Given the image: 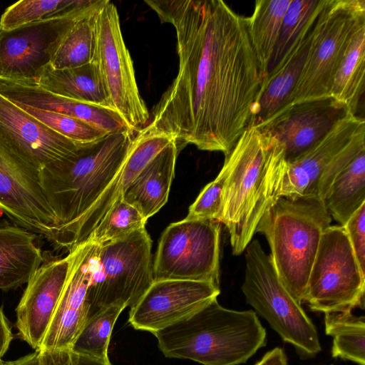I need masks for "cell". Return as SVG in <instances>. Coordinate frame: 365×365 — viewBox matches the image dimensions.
Masks as SVG:
<instances>
[{
  "label": "cell",
  "instance_id": "1",
  "mask_svg": "<svg viewBox=\"0 0 365 365\" xmlns=\"http://www.w3.org/2000/svg\"><path fill=\"white\" fill-rule=\"evenodd\" d=\"M176 33L177 76L148 125L180 148L226 156L250 125L262 84L247 17L221 0H145Z\"/></svg>",
  "mask_w": 365,
  "mask_h": 365
},
{
  "label": "cell",
  "instance_id": "2",
  "mask_svg": "<svg viewBox=\"0 0 365 365\" xmlns=\"http://www.w3.org/2000/svg\"><path fill=\"white\" fill-rule=\"evenodd\" d=\"M135 134L129 129L108 134L39 171L58 221V247L71 252L86 243L122 197V169Z\"/></svg>",
  "mask_w": 365,
  "mask_h": 365
},
{
  "label": "cell",
  "instance_id": "3",
  "mask_svg": "<svg viewBox=\"0 0 365 365\" xmlns=\"http://www.w3.org/2000/svg\"><path fill=\"white\" fill-rule=\"evenodd\" d=\"M284 158L280 143L257 126H248L225 156L228 175L220 222L228 230L235 255L245 252L271 204L272 178Z\"/></svg>",
  "mask_w": 365,
  "mask_h": 365
},
{
  "label": "cell",
  "instance_id": "4",
  "mask_svg": "<svg viewBox=\"0 0 365 365\" xmlns=\"http://www.w3.org/2000/svg\"><path fill=\"white\" fill-rule=\"evenodd\" d=\"M153 334L165 357L202 365L245 364L267 341L266 330L254 310L227 309L217 299Z\"/></svg>",
  "mask_w": 365,
  "mask_h": 365
},
{
  "label": "cell",
  "instance_id": "5",
  "mask_svg": "<svg viewBox=\"0 0 365 365\" xmlns=\"http://www.w3.org/2000/svg\"><path fill=\"white\" fill-rule=\"evenodd\" d=\"M331 221L320 198L279 197L271 202L257 226L255 232L263 234L269 243L279 277L300 304L322 234Z\"/></svg>",
  "mask_w": 365,
  "mask_h": 365
},
{
  "label": "cell",
  "instance_id": "6",
  "mask_svg": "<svg viewBox=\"0 0 365 365\" xmlns=\"http://www.w3.org/2000/svg\"><path fill=\"white\" fill-rule=\"evenodd\" d=\"M245 251L242 291L247 303L294 347L302 359L317 356L322 351L317 329L282 282L270 255L257 240H252Z\"/></svg>",
  "mask_w": 365,
  "mask_h": 365
},
{
  "label": "cell",
  "instance_id": "7",
  "mask_svg": "<svg viewBox=\"0 0 365 365\" xmlns=\"http://www.w3.org/2000/svg\"><path fill=\"white\" fill-rule=\"evenodd\" d=\"M151 248L145 227L120 240L96 245L86 296L88 319L112 306L135 305L154 282Z\"/></svg>",
  "mask_w": 365,
  "mask_h": 365
},
{
  "label": "cell",
  "instance_id": "8",
  "mask_svg": "<svg viewBox=\"0 0 365 365\" xmlns=\"http://www.w3.org/2000/svg\"><path fill=\"white\" fill-rule=\"evenodd\" d=\"M363 24L364 0H325L313 26L291 106L329 96L336 69L354 34Z\"/></svg>",
  "mask_w": 365,
  "mask_h": 365
},
{
  "label": "cell",
  "instance_id": "9",
  "mask_svg": "<svg viewBox=\"0 0 365 365\" xmlns=\"http://www.w3.org/2000/svg\"><path fill=\"white\" fill-rule=\"evenodd\" d=\"M365 273L341 225L323 232L304 302L313 312H345L364 307Z\"/></svg>",
  "mask_w": 365,
  "mask_h": 365
},
{
  "label": "cell",
  "instance_id": "10",
  "mask_svg": "<svg viewBox=\"0 0 365 365\" xmlns=\"http://www.w3.org/2000/svg\"><path fill=\"white\" fill-rule=\"evenodd\" d=\"M96 66L110 108L136 133L148 124L150 113L136 83L133 61L123 40L115 4L103 0L96 19Z\"/></svg>",
  "mask_w": 365,
  "mask_h": 365
},
{
  "label": "cell",
  "instance_id": "11",
  "mask_svg": "<svg viewBox=\"0 0 365 365\" xmlns=\"http://www.w3.org/2000/svg\"><path fill=\"white\" fill-rule=\"evenodd\" d=\"M220 223L185 217L168 225L159 241L154 281H199L219 286Z\"/></svg>",
  "mask_w": 365,
  "mask_h": 365
},
{
  "label": "cell",
  "instance_id": "12",
  "mask_svg": "<svg viewBox=\"0 0 365 365\" xmlns=\"http://www.w3.org/2000/svg\"><path fill=\"white\" fill-rule=\"evenodd\" d=\"M363 139L364 119L348 113L297 158L290 163L285 158L279 162L272 178V201L279 197H318L319 183L332 164L349 147Z\"/></svg>",
  "mask_w": 365,
  "mask_h": 365
},
{
  "label": "cell",
  "instance_id": "13",
  "mask_svg": "<svg viewBox=\"0 0 365 365\" xmlns=\"http://www.w3.org/2000/svg\"><path fill=\"white\" fill-rule=\"evenodd\" d=\"M88 6L69 16L0 29V79L36 82L51 64L66 32Z\"/></svg>",
  "mask_w": 365,
  "mask_h": 365
},
{
  "label": "cell",
  "instance_id": "14",
  "mask_svg": "<svg viewBox=\"0 0 365 365\" xmlns=\"http://www.w3.org/2000/svg\"><path fill=\"white\" fill-rule=\"evenodd\" d=\"M38 173L0 143V210L21 227L56 244L58 221Z\"/></svg>",
  "mask_w": 365,
  "mask_h": 365
},
{
  "label": "cell",
  "instance_id": "15",
  "mask_svg": "<svg viewBox=\"0 0 365 365\" xmlns=\"http://www.w3.org/2000/svg\"><path fill=\"white\" fill-rule=\"evenodd\" d=\"M220 293V287L208 282L154 281L130 308L128 322L135 329L154 334L192 314Z\"/></svg>",
  "mask_w": 365,
  "mask_h": 365
},
{
  "label": "cell",
  "instance_id": "16",
  "mask_svg": "<svg viewBox=\"0 0 365 365\" xmlns=\"http://www.w3.org/2000/svg\"><path fill=\"white\" fill-rule=\"evenodd\" d=\"M0 143L38 172L84 144L60 135L1 94Z\"/></svg>",
  "mask_w": 365,
  "mask_h": 365
},
{
  "label": "cell",
  "instance_id": "17",
  "mask_svg": "<svg viewBox=\"0 0 365 365\" xmlns=\"http://www.w3.org/2000/svg\"><path fill=\"white\" fill-rule=\"evenodd\" d=\"M96 250V245L86 242L69 252L71 261L68 275L38 350H71L86 324L88 312L86 296L93 276Z\"/></svg>",
  "mask_w": 365,
  "mask_h": 365
},
{
  "label": "cell",
  "instance_id": "18",
  "mask_svg": "<svg viewBox=\"0 0 365 365\" xmlns=\"http://www.w3.org/2000/svg\"><path fill=\"white\" fill-rule=\"evenodd\" d=\"M71 255L43 263L27 282L16 307L20 339L39 349L64 288Z\"/></svg>",
  "mask_w": 365,
  "mask_h": 365
},
{
  "label": "cell",
  "instance_id": "19",
  "mask_svg": "<svg viewBox=\"0 0 365 365\" xmlns=\"http://www.w3.org/2000/svg\"><path fill=\"white\" fill-rule=\"evenodd\" d=\"M350 111L329 96L292 106L262 127L282 145L287 163L306 152ZM351 113V112H350Z\"/></svg>",
  "mask_w": 365,
  "mask_h": 365
},
{
  "label": "cell",
  "instance_id": "20",
  "mask_svg": "<svg viewBox=\"0 0 365 365\" xmlns=\"http://www.w3.org/2000/svg\"><path fill=\"white\" fill-rule=\"evenodd\" d=\"M325 0L314 11L280 61L263 81L249 126L262 127L287 110L299 79L311 41L313 26Z\"/></svg>",
  "mask_w": 365,
  "mask_h": 365
},
{
  "label": "cell",
  "instance_id": "21",
  "mask_svg": "<svg viewBox=\"0 0 365 365\" xmlns=\"http://www.w3.org/2000/svg\"><path fill=\"white\" fill-rule=\"evenodd\" d=\"M0 94L14 103L81 120L106 134L128 129L113 109L54 94L33 81L0 79Z\"/></svg>",
  "mask_w": 365,
  "mask_h": 365
},
{
  "label": "cell",
  "instance_id": "22",
  "mask_svg": "<svg viewBox=\"0 0 365 365\" xmlns=\"http://www.w3.org/2000/svg\"><path fill=\"white\" fill-rule=\"evenodd\" d=\"M180 148L173 140L138 174L123 193L124 201L135 207L145 220L167 202Z\"/></svg>",
  "mask_w": 365,
  "mask_h": 365
},
{
  "label": "cell",
  "instance_id": "23",
  "mask_svg": "<svg viewBox=\"0 0 365 365\" xmlns=\"http://www.w3.org/2000/svg\"><path fill=\"white\" fill-rule=\"evenodd\" d=\"M36 236L29 230L0 220V289L27 284L43 264Z\"/></svg>",
  "mask_w": 365,
  "mask_h": 365
},
{
  "label": "cell",
  "instance_id": "24",
  "mask_svg": "<svg viewBox=\"0 0 365 365\" xmlns=\"http://www.w3.org/2000/svg\"><path fill=\"white\" fill-rule=\"evenodd\" d=\"M36 83L54 94L111 108L99 71L93 62L66 69H54L48 65Z\"/></svg>",
  "mask_w": 365,
  "mask_h": 365
},
{
  "label": "cell",
  "instance_id": "25",
  "mask_svg": "<svg viewBox=\"0 0 365 365\" xmlns=\"http://www.w3.org/2000/svg\"><path fill=\"white\" fill-rule=\"evenodd\" d=\"M322 200L341 226L365 203V150L336 175Z\"/></svg>",
  "mask_w": 365,
  "mask_h": 365
},
{
  "label": "cell",
  "instance_id": "26",
  "mask_svg": "<svg viewBox=\"0 0 365 365\" xmlns=\"http://www.w3.org/2000/svg\"><path fill=\"white\" fill-rule=\"evenodd\" d=\"M365 24L354 34L336 69L329 96L356 114L364 91Z\"/></svg>",
  "mask_w": 365,
  "mask_h": 365
},
{
  "label": "cell",
  "instance_id": "27",
  "mask_svg": "<svg viewBox=\"0 0 365 365\" xmlns=\"http://www.w3.org/2000/svg\"><path fill=\"white\" fill-rule=\"evenodd\" d=\"M292 0H258L252 14L247 17L250 41L258 62L262 83L277 41L281 24Z\"/></svg>",
  "mask_w": 365,
  "mask_h": 365
},
{
  "label": "cell",
  "instance_id": "28",
  "mask_svg": "<svg viewBox=\"0 0 365 365\" xmlns=\"http://www.w3.org/2000/svg\"><path fill=\"white\" fill-rule=\"evenodd\" d=\"M103 0H93L65 34L50 66L54 69L79 67L92 63L96 48V19Z\"/></svg>",
  "mask_w": 365,
  "mask_h": 365
},
{
  "label": "cell",
  "instance_id": "29",
  "mask_svg": "<svg viewBox=\"0 0 365 365\" xmlns=\"http://www.w3.org/2000/svg\"><path fill=\"white\" fill-rule=\"evenodd\" d=\"M325 333L333 338L331 356L365 365V317L351 312L324 314Z\"/></svg>",
  "mask_w": 365,
  "mask_h": 365
},
{
  "label": "cell",
  "instance_id": "30",
  "mask_svg": "<svg viewBox=\"0 0 365 365\" xmlns=\"http://www.w3.org/2000/svg\"><path fill=\"white\" fill-rule=\"evenodd\" d=\"M93 0H21L9 6L0 19V29L69 16Z\"/></svg>",
  "mask_w": 365,
  "mask_h": 365
},
{
  "label": "cell",
  "instance_id": "31",
  "mask_svg": "<svg viewBox=\"0 0 365 365\" xmlns=\"http://www.w3.org/2000/svg\"><path fill=\"white\" fill-rule=\"evenodd\" d=\"M125 307L112 306L88 318L73 342L71 351L97 359L108 361V349L113 327Z\"/></svg>",
  "mask_w": 365,
  "mask_h": 365
},
{
  "label": "cell",
  "instance_id": "32",
  "mask_svg": "<svg viewBox=\"0 0 365 365\" xmlns=\"http://www.w3.org/2000/svg\"><path fill=\"white\" fill-rule=\"evenodd\" d=\"M146 221L135 207L120 197L93 232L87 242L101 245L120 240L145 227Z\"/></svg>",
  "mask_w": 365,
  "mask_h": 365
},
{
  "label": "cell",
  "instance_id": "33",
  "mask_svg": "<svg viewBox=\"0 0 365 365\" xmlns=\"http://www.w3.org/2000/svg\"><path fill=\"white\" fill-rule=\"evenodd\" d=\"M14 103L53 130L75 142L91 143L108 135L81 120L21 103Z\"/></svg>",
  "mask_w": 365,
  "mask_h": 365
},
{
  "label": "cell",
  "instance_id": "34",
  "mask_svg": "<svg viewBox=\"0 0 365 365\" xmlns=\"http://www.w3.org/2000/svg\"><path fill=\"white\" fill-rule=\"evenodd\" d=\"M321 0H292L284 15L269 71L282 58Z\"/></svg>",
  "mask_w": 365,
  "mask_h": 365
},
{
  "label": "cell",
  "instance_id": "35",
  "mask_svg": "<svg viewBox=\"0 0 365 365\" xmlns=\"http://www.w3.org/2000/svg\"><path fill=\"white\" fill-rule=\"evenodd\" d=\"M228 175V165L225 161L217 178L208 183L190 206L187 219L210 220L220 222L223 202V192Z\"/></svg>",
  "mask_w": 365,
  "mask_h": 365
},
{
  "label": "cell",
  "instance_id": "36",
  "mask_svg": "<svg viewBox=\"0 0 365 365\" xmlns=\"http://www.w3.org/2000/svg\"><path fill=\"white\" fill-rule=\"evenodd\" d=\"M358 264L365 273V203L344 225Z\"/></svg>",
  "mask_w": 365,
  "mask_h": 365
},
{
  "label": "cell",
  "instance_id": "37",
  "mask_svg": "<svg viewBox=\"0 0 365 365\" xmlns=\"http://www.w3.org/2000/svg\"><path fill=\"white\" fill-rule=\"evenodd\" d=\"M38 365H73L70 349L38 350Z\"/></svg>",
  "mask_w": 365,
  "mask_h": 365
},
{
  "label": "cell",
  "instance_id": "38",
  "mask_svg": "<svg viewBox=\"0 0 365 365\" xmlns=\"http://www.w3.org/2000/svg\"><path fill=\"white\" fill-rule=\"evenodd\" d=\"M12 339L13 333L11 327L0 307V364L3 361L2 358L7 351Z\"/></svg>",
  "mask_w": 365,
  "mask_h": 365
},
{
  "label": "cell",
  "instance_id": "39",
  "mask_svg": "<svg viewBox=\"0 0 365 365\" xmlns=\"http://www.w3.org/2000/svg\"><path fill=\"white\" fill-rule=\"evenodd\" d=\"M255 365H288V360L284 349L275 347L267 352Z\"/></svg>",
  "mask_w": 365,
  "mask_h": 365
},
{
  "label": "cell",
  "instance_id": "40",
  "mask_svg": "<svg viewBox=\"0 0 365 365\" xmlns=\"http://www.w3.org/2000/svg\"><path fill=\"white\" fill-rule=\"evenodd\" d=\"M73 365H113L110 360L103 361L72 352Z\"/></svg>",
  "mask_w": 365,
  "mask_h": 365
},
{
  "label": "cell",
  "instance_id": "41",
  "mask_svg": "<svg viewBox=\"0 0 365 365\" xmlns=\"http://www.w3.org/2000/svg\"><path fill=\"white\" fill-rule=\"evenodd\" d=\"M14 365H38V351L28 354L16 361H14Z\"/></svg>",
  "mask_w": 365,
  "mask_h": 365
},
{
  "label": "cell",
  "instance_id": "42",
  "mask_svg": "<svg viewBox=\"0 0 365 365\" xmlns=\"http://www.w3.org/2000/svg\"><path fill=\"white\" fill-rule=\"evenodd\" d=\"M0 365H14V361H2Z\"/></svg>",
  "mask_w": 365,
  "mask_h": 365
}]
</instances>
